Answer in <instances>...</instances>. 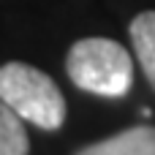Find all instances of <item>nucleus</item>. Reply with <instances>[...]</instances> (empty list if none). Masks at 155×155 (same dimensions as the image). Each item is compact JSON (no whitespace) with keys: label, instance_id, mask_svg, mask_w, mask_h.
Returning <instances> with one entry per match:
<instances>
[{"label":"nucleus","instance_id":"nucleus-2","mask_svg":"<svg viewBox=\"0 0 155 155\" xmlns=\"http://www.w3.org/2000/svg\"><path fill=\"white\" fill-rule=\"evenodd\" d=\"M0 101L19 117L44 131H57L65 123V101L60 87L44 71L27 63L0 65Z\"/></svg>","mask_w":155,"mask_h":155},{"label":"nucleus","instance_id":"nucleus-5","mask_svg":"<svg viewBox=\"0 0 155 155\" xmlns=\"http://www.w3.org/2000/svg\"><path fill=\"white\" fill-rule=\"evenodd\" d=\"M30 142L22 120L0 101V155H27Z\"/></svg>","mask_w":155,"mask_h":155},{"label":"nucleus","instance_id":"nucleus-1","mask_svg":"<svg viewBox=\"0 0 155 155\" xmlns=\"http://www.w3.org/2000/svg\"><path fill=\"white\" fill-rule=\"evenodd\" d=\"M65 71L79 90L104 98H123L134 84L131 54L112 38L76 41L65 57Z\"/></svg>","mask_w":155,"mask_h":155},{"label":"nucleus","instance_id":"nucleus-4","mask_svg":"<svg viewBox=\"0 0 155 155\" xmlns=\"http://www.w3.org/2000/svg\"><path fill=\"white\" fill-rule=\"evenodd\" d=\"M128 33H131V44L139 57V65L155 90V11H142L139 16H134Z\"/></svg>","mask_w":155,"mask_h":155},{"label":"nucleus","instance_id":"nucleus-3","mask_svg":"<svg viewBox=\"0 0 155 155\" xmlns=\"http://www.w3.org/2000/svg\"><path fill=\"white\" fill-rule=\"evenodd\" d=\"M76 155H155V128L139 125V128L120 131L117 136L87 144Z\"/></svg>","mask_w":155,"mask_h":155}]
</instances>
